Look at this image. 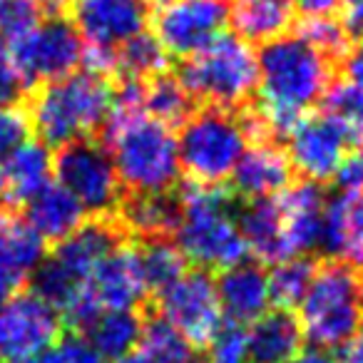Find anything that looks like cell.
I'll return each instance as SVG.
<instances>
[{"label":"cell","mask_w":363,"mask_h":363,"mask_svg":"<svg viewBox=\"0 0 363 363\" xmlns=\"http://www.w3.org/2000/svg\"><path fill=\"white\" fill-rule=\"evenodd\" d=\"M289 363H338V361L328 348L313 346V348H301Z\"/></svg>","instance_id":"obj_46"},{"label":"cell","mask_w":363,"mask_h":363,"mask_svg":"<svg viewBox=\"0 0 363 363\" xmlns=\"http://www.w3.org/2000/svg\"><path fill=\"white\" fill-rule=\"evenodd\" d=\"M318 249L363 272V194L336 192L326 199Z\"/></svg>","instance_id":"obj_19"},{"label":"cell","mask_w":363,"mask_h":363,"mask_svg":"<svg viewBox=\"0 0 363 363\" xmlns=\"http://www.w3.org/2000/svg\"><path fill=\"white\" fill-rule=\"evenodd\" d=\"M155 38L167 55H197L229 23V0H150Z\"/></svg>","instance_id":"obj_11"},{"label":"cell","mask_w":363,"mask_h":363,"mask_svg":"<svg viewBox=\"0 0 363 363\" xmlns=\"http://www.w3.org/2000/svg\"><path fill=\"white\" fill-rule=\"evenodd\" d=\"M152 16L150 0H77L72 23L87 48L115 50L122 43L145 33Z\"/></svg>","instance_id":"obj_15"},{"label":"cell","mask_w":363,"mask_h":363,"mask_svg":"<svg viewBox=\"0 0 363 363\" xmlns=\"http://www.w3.org/2000/svg\"><path fill=\"white\" fill-rule=\"evenodd\" d=\"M43 8H48V11H52V13H62V11H67V8H72L77 3V0H38Z\"/></svg>","instance_id":"obj_48"},{"label":"cell","mask_w":363,"mask_h":363,"mask_svg":"<svg viewBox=\"0 0 363 363\" xmlns=\"http://www.w3.org/2000/svg\"><path fill=\"white\" fill-rule=\"evenodd\" d=\"M257 52L237 33H222L182 65L179 80L194 100L212 107H242L257 90Z\"/></svg>","instance_id":"obj_8"},{"label":"cell","mask_w":363,"mask_h":363,"mask_svg":"<svg viewBox=\"0 0 363 363\" xmlns=\"http://www.w3.org/2000/svg\"><path fill=\"white\" fill-rule=\"evenodd\" d=\"M323 105V115L331 117L348 137L351 142L363 140V90L356 87L353 82L341 80V82H331L328 90L321 97Z\"/></svg>","instance_id":"obj_34"},{"label":"cell","mask_w":363,"mask_h":363,"mask_svg":"<svg viewBox=\"0 0 363 363\" xmlns=\"http://www.w3.org/2000/svg\"><path fill=\"white\" fill-rule=\"evenodd\" d=\"M286 157L294 172L308 182L333 179L338 164L351 150V137L321 112V115H303L286 132Z\"/></svg>","instance_id":"obj_14"},{"label":"cell","mask_w":363,"mask_h":363,"mask_svg":"<svg viewBox=\"0 0 363 363\" xmlns=\"http://www.w3.org/2000/svg\"><path fill=\"white\" fill-rule=\"evenodd\" d=\"M30 130V115L21 105H0V160L26 145Z\"/></svg>","instance_id":"obj_38"},{"label":"cell","mask_w":363,"mask_h":363,"mask_svg":"<svg viewBox=\"0 0 363 363\" xmlns=\"http://www.w3.org/2000/svg\"><path fill=\"white\" fill-rule=\"evenodd\" d=\"M182 219L177 247L199 269H229L249 257L237 222L234 197L209 184H187L179 194Z\"/></svg>","instance_id":"obj_4"},{"label":"cell","mask_w":363,"mask_h":363,"mask_svg":"<svg viewBox=\"0 0 363 363\" xmlns=\"http://www.w3.org/2000/svg\"><path fill=\"white\" fill-rule=\"evenodd\" d=\"M142 110L155 120L174 127L182 125L194 110V97L187 92L179 75L160 72V75L145 80L142 90Z\"/></svg>","instance_id":"obj_29"},{"label":"cell","mask_w":363,"mask_h":363,"mask_svg":"<svg viewBox=\"0 0 363 363\" xmlns=\"http://www.w3.org/2000/svg\"><path fill=\"white\" fill-rule=\"evenodd\" d=\"M338 13H341V28L346 38L361 43L363 40V0H341L338 3Z\"/></svg>","instance_id":"obj_42"},{"label":"cell","mask_w":363,"mask_h":363,"mask_svg":"<svg viewBox=\"0 0 363 363\" xmlns=\"http://www.w3.org/2000/svg\"><path fill=\"white\" fill-rule=\"evenodd\" d=\"M43 21L38 0H0V43H13Z\"/></svg>","instance_id":"obj_37"},{"label":"cell","mask_w":363,"mask_h":363,"mask_svg":"<svg viewBox=\"0 0 363 363\" xmlns=\"http://www.w3.org/2000/svg\"><path fill=\"white\" fill-rule=\"evenodd\" d=\"M207 363H249V338L242 323H219L217 331L204 343Z\"/></svg>","instance_id":"obj_35"},{"label":"cell","mask_w":363,"mask_h":363,"mask_svg":"<svg viewBox=\"0 0 363 363\" xmlns=\"http://www.w3.org/2000/svg\"><path fill=\"white\" fill-rule=\"evenodd\" d=\"M157 308L194 346H202L222 323L217 279L207 269H189L157 294Z\"/></svg>","instance_id":"obj_12"},{"label":"cell","mask_w":363,"mask_h":363,"mask_svg":"<svg viewBox=\"0 0 363 363\" xmlns=\"http://www.w3.org/2000/svg\"><path fill=\"white\" fill-rule=\"evenodd\" d=\"M336 361L338 363H363V326L356 336H351L346 343L338 346Z\"/></svg>","instance_id":"obj_44"},{"label":"cell","mask_w":363,"mask_h":363,"mask_svg":"<svg viewBox=\"0 0 363 363\" xmlns=\"http://www.w3.org/2000/svg\"><path fill=\"white\" fill-rule=\"evenodd\" d=\"M298 38H303L306 43H311L316 50H321L323 55H343L346 52V33H343L341 23L333 16H306L301 21L296 30Z\"/></svg>","instance_id":"obj_36"},{"label":"cell","mask_w":363,"mask_h":363,"mask_svg":"<svg viewBox=\"0 0 363 363\" xmlns=\"http://www.w3.org/2000/svg\"><path fill=\"white\" fill-rule=\"evenodd\" d=\"M291 177L294 167L286 152L272 140H259L254 147H247L234 169L232 182L237 197L249 202V199L279 197L291 184Z\"/></svg>","instance_id":"obj_17"},{"label":"cell","mask_w":363,"mask_h":363,"mask_svg":"<svg viewBox=\"0 0 363 363\" xmlns=\"http://www.w3.org/2000/svg\"><path fill=\"white\" fill-rule=\"evenodd\" d=\"M341 65H343V75H346V80L363 90V40L356 43V45L348 48V50L343 52Z\"/></svg>","instance_id":"obj_43"},{"label":"cell","mask_w":363,"mask_h":363,"mask_svg":"<svg viewBox=\"0 0 363 363\" xmlns=\"http://www.w3.org/2000/svg\"><path fill=\"white\" fill-rule=\"evenodd\" d=\"M234 33L247 43H269L294 26L291 0H229Z\"/></svg>","instance_id":"obj_26"},{"label":"cell","mask_w":363,"mask_h":363,"mask_svg":"<svg viewBox=\"0 0 363 363\" xmlns=\"http://www.w3.org/2000/svg\"><path fill=\"white\" fill-rule=\"evenodd\" d=\"M120 227L142 239H167L177 232L182 219L179 197L172 192L130 194L117 204Z\"/></svg>","instance_id":"obj_24"},{"label":"cell","mask_w":363,"mask_h":363,"mask_svg":"<svg viewBox=\"0 0 363 363\" xmlns=\"http://www.w3.org/2000/svg\"><path fill=\"white\" fill-rule=\"evenodd\" d=\"M45 259V239L16 209H0V267L26 279Z\"/></svg>","instance_id":"obj_27"},{"label":"cell","mask_w":363,"mask_h":363,"mask_svg":"<svg viewBox=\"0 0 363 363\" xmlns=\"http://www.w3.org/2000/svg\"><path fill=\"white\" fill-rule=\"evenodd\" d=\"M117 179L132 194L172 192L179 182L177 135L147 112L112 110L102 125Z\"/></svg>","instance_id":"obj_2"},{"label":"cell","mask_w":363,"mask_h":363,"mask_svg":"<svg viewBox=\"0 0 363 363\" xmlns=\"http://www.w3.org/2000/svg\"><path fill=\"white\" fill-rule=\"evenodd\" d=\"M26 85L21 82L18 72L13 70L11 60L6 55V48L0 45V105H13L23 95Z\"/></svg>","instance_id":"obj_41"},{"label":"cell","mask_w":363,"mask_h":363,"mask_svg":"<svg viewBox=\"0 0 363 363\" xmlns=\"http://www.w3.org/2000/svg\"><path fill=\"white\" fill-rule=\"evenodd\" d=\"M142 316L137 311H100L85 328L82 336L110 361H120L132 353L142 336Z\"/></svg>","instance_id":"obj_28"},{"label":"cell","mask_w":363,"mask_h":363,"mask_svg":"<svg viewBox=\"0 0 363 363\" xmlns=\"http://www.w3.org/2000/svg\"><path fill=\"white\" fill-rule=\"evenodd\" d=\"M140 257L142 277H145L147 291L160 294L164 286H169L174 279H179L187 272V259L179 252L169 237L167 239H145L142 247H137Z\"/></svg>","instance_id":"obj_31"},{"label":"cell","mask_w":363,"mask_h":363,"mask_svg":"<svg viewBox=\"0 0 363 363\" xmlns=\"http://www.w3.org/2000/svg\"><path fill=\"white\" fill-rule=\"evenodd\" d=\"M122 239L125 229L107 217L80 224L75 232L60 239L55 252L43 259L35 269L33 294L65 316L82 298L92 272L100 267L102 259L120 247Z\"/></svg>","instance_id":"obj_5"},{"label":"cell","mask_w":363,"mask_h":363,"mask_svg":"<svg viewBox=\"0 0 363 363\" xmlns=\"http://www.w3.org/2000/svg\"><path fill=\"white\" fill-rule=\"evenodd\" d=\"M85 291L100 311H135L147 296L137 247L120 244L110 257L102 259L87 279Z\"/></svg>","instance_id":"obj_16"},{"label":"cell","mask_w":363,"mask_h":363,"mask_svg":"<svg viewBox=\"0 0 363 363\" xmlns=\"http://www.w3.org/2000/svg\"><path fill=\"white\" fill-rule=\"evenodd\" d=\"M167 52L157 43L155 35L140 33L132 40L115 48V65L112 72H120L122 80H150V77L164 72Z\"/></svg>","instance_id":"obj_32"},{"label":"cell","mask_w":363,"mask_h":363,"mask_svg":"<svg viewBox=\"0 0 363 363\" xmlns=\"http://www.w3.org/2000/svg\"><path fill=\"white\" fill-rule=\"evenodd\" d=\"M277 199L284 214L291 257H306V254L316 252L318 242H321V219L323 204H326L318 182L303 179L298 184H289Z\"/></svg>","instance_id":"obj_21"},{"label":"cell","mask_w":363,"mask_h":363,"mask_svg":"<svg viewBox=\"0 0 363 363\" xmlns=\"http://www.w3.org/2000/svg\"><path fill=\"white\" fill-rule=\"evenodd\" d=\"M331 60L298 35L262 43L257 52V117L267 135L284 137L331 85Z\"/></svg>","instance_id":"obj_1"},{"label":"cell","mask_w":363,"mask_h":363,"mask_svg":"<svg viewBox=\"0 0 363 363\" xmlns=\"http://www.w3.org/2000/svg\"><path fill=\"white\" fill-rule=\"evenodd\" d=\"M338 3L341 0H291V6L303 16H331L333 11H338Z\"/></svg>","instance_id":"obj_45"},{"label":"cell","mask_w":363,"mask_h":363,"mask_svg":"<svg viewBox=\"0 0 363 363\" xmlns=\"http://www.w3.org/2000/svg\"><path fill=\"white\" fill-rule=\"evenodd\" d=\"M237 222L242 229L244 244L252 257L262 264H279L284 259H291L286 242V227L284 214L277 197L269 199H249L237 212Z\"/></svg>","instance_id":"obj_22"},{"label":"cell","mask_w":363,"mask_h":363,"mask_svg":"<svg viewBox=\"0 0 363 363\" xmlns=\"http://www.w3.org/2000/svg\"><path fill=\"white\" fill-rule=\"evenodd\" d=\"M336 192H348V194H363V152H348L343 157V162L338 164L336 174Z\"/></svg>","instance_id":"obj_39"},{"label":"cell","mask_w":363,"mask_h":363,"mask_svg":"<svg viewBox=\"0 0 363 363\" xmlns=\"http://www.w3.org/2000/svg\"><path fill=\"white\" fill-rule=\"evenodd\" d=\"M52 167L57 184L65 187L85 212L105 217L117 209L122 184L105 145L90 137L67 142L57 150Z\"/></svg>","instance_id":"obj_10"},{"label":"cell","mask_w":363,"mask_h":363,"mask_svg":"<svg viewBox=\"0 0 363 363\" xmlns=\"http://www.w3.org/2000/svg\"><path fill=\"white\" fill-rule=\"evenodd\" d=\"M316 272V264L308 257H291L274 264L269 272V291H272V303L277 308H296L306 294L308 284Z\"/></svg>","instance_id":"obj_33"},{"label":"cell","mask_w":363,"mask_h":363,"mask_svg":"<svg viewBox=\"0 0 363 363\" xmlns=\"http://www.w3.org/2000/svg\"><path fill=\"white\" fill-rule=\"evenodd\" d=\"M57 348H60L62 363H112L85 336H67Z\"/></svg>","instance_id":"obj_40"},{"label":"cell","mask_w":363,"mask_h":363,"mask_svg":"<svg viewBox=\"0 0 363 363\" xmlns=\"http://www.w3.org/2000/svg\"><path fill=\"white\" fill-rule=\"evenodd\" d=\"M85 209L80 207L75 197L60 184L48 182L45 187L26 204V219L33 224L43 239L60 242L67 234H72L85 219Z\"/></svg>","instance_id":"obj_25"},{"label":"cell","mask_w":363,"mask_h":363,"mask_svg":"<svg viewBox=\"0 0 363 363\" xmlns=\"http://www.w3.org/2000/svg\"><path fill=\"white\" fill-rule=\"evenodd\" d=\"M249 140L252 137L244 117H237L234 110L209 105L182 122L177 137L179 167L194 184L219 187L222 182L232 179Z\"/></svg>","instance_id":"obj_7"},{"label":"cell","mask_w":363,"mask_h":363,"mask_svg":"<svg viewBox=\"0 0 363 363\" xmlns=\"http://www.w3.org/2000/svg\"><path fill=\"white\" fill-rule=\"evenodd\" d=\"M6 55L23 85L35 87L75 72L85 55V43L75 23L55 13L18 40L8 43Z\"/></svg>","instance_id":"obj_9"},{"label":"cell","mask_w":363,"mask_h":363,"mask_svg":"<svg viewBox=\"0 0 363 363\" xmlns=\"http://www.w3.org/2000/svg\"><path fill=\"white\" fill-rule=\"evenodd\" d=\"M249 363H289L303 348V328L289 308H269L247 331Z\"/></svg>","instance_id":"obj_23"},{"label":"cell","mask_w":363,"mask_h":363,"mask_svg":"<svg viewBox=\"0 0 363 363\" xmlns=\"http://www.w3.org/2000/svg\"><path fill=\"white\" fill-rule=\"evenodd\" d=\"M137 348L152 363H199L197 346L162 316L147 318L142 323V336Z\"/></svg>","instance_id":"obj_30"},{"label":"cell","mask_w":363,"mask_h":363,"mask_svg":"<svg viewBox=\"0 0 363 363\" xmlns=\"http://www.w3.org/2000/svg\"><path fill=\"white\" fill-rule=\"evenodd\" d=\"M217 296L222 306V316L234 323H254L259 316L272 308L269 291V274L262 264L239 262L229 269H222L217 279Z\"/></svg>","instance_id":"obj_18"},{"label":"cell","mask_w":363,"mask_h":363,"mask_svg":"<svg viewBox=\"0 0 363 363\" xmlns=\"http://www.w3.org/2000/svg\"><path fill=\"white\" fill-rule=\"evenodd\" d=\"M115 107V87L107 75L75 70L43 82L30 97V125L45 145L62 147L102 130Z\"/></svg>","instance_id":"obj_3"},{"label":"cell","mask_w":363,"mask_h":363,"mask_svg":"<svg viewBox=\"0 0 363 363\" xmlns=\"http://www.w3.org/2000/svg\"><path fill=\"white\" fill-rule=\"evenodd\" d=\"M21 284H23V279L18 277V274L0 267V308H3V303H6L13 294H18V286H21Z\"/></svg>","instance_id":"obj_47"},{"label":"cell","mask_w":363,"mask_h":363,"mask_svg":"<svg viewBox=\"0 0 363 363\" xmlns=\"http://www.w3.org/2000/svg\"><path fill=\"white\" fill-rule=\"evenodd\" d=\"M115 363H152V361L140 351V348H135V351L127 353V356H122L120 361H115Z\"/></svg>","instance_id":"obj_49"},{"label":"cell","mask_w":363,"mask_h":363,"mask_svg":"<svg viewBox=\"0 0 363 363\" xmlns=\"http://www.w3.org/2000/svg\"><path fill=\"white\" fill-rule=\"evenodd\" d=\"M57 336L60 313L38 294H13L0 308V363H30Z\"/></svg>","instance_id":"obj_13"},{"label":"cell","mask_w":363,"mask_h":363,"mask_svg":"<svg viewBox=\"0 0 363 363\" xmlns=\"http://www.w3.org/2000/svg\"><path fill=\"white\" fill-rule=\"evenodd\" d=\"M52 174V155L45 142L21 145L0 160V209L26 207Z\"/></svg>","instance_id":"obj_20"},{"label":"cell","mask_w":363,"mask_h":363,"mask_svg":"<svg viewBox=\"0 0 363 363\" xmlns=\"http://www.w3.org/2000/svg\"><path fill=\"white\" fill-rule=\"evenodd\" d=\"M298 308L303 336L313 346L338 348L363 326V272L341 259L321 264Z\"/></svg>","instance_id":"obj_6"}]
</instances>
